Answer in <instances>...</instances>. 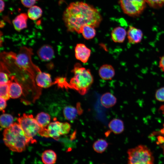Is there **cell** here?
<instances>
[{"mask_svg": "<svg viewBox=\"0 0 164 164\" xmlns=\"http://www.w3.org/2000/svg\"><path fill=\"white\" fill-rule=\"evenodd\" d=\"M94 27L88 25L83 26L81 29L80 33L86 39L88 40L94 38L96 35V31Z\"/></svg>", "mask_w": 164, "mask_h": 164, "instance_id": "cell-22", "label": "cell"}, {"mask_svg": "<svg viewBox=\"0 0 164 164\" xmlns=\"http://www.w3.org/2000/svg\"><path fill=\"white\" fill-rule=\"evenodd\" d=\"M72 72L74 75L69 83L70 88L76 90L81 95L85 94L94 81L90 70L77 63L74 65Z\"/></svg>", "mask_w": 164, "mask_h": 164, "instance_id": "cell-3", "label": "cell"}, {"mask_svg": "<svg viewBox=\"0 0 164 164\" xmlns=\"http://www.w3.org/2000/svg\"><path fill=\"white\" fill-rule=\"evenodd\" d=\"M35 81L38 86L43 88H48L55 84L54 82H52L51 75L49 73L41 71L37 73Z\"/></svg>", "mask_w": 164, "mask_h": 164, "instance_id": "cell-10", "label": "cell"}, {"mask_svg": "<svg viewBox=\"0 0 164 164\" xmlns=\"http://www.w3.org/2000/svg\"><path fill=\"white\" fill-rule=\"evenodd\" d=\"M100 101L103 106L109 108L113 107L116 104L117 99L111 93L106 92L102 95L100 98Z\"/></svg>", "mask_w": 164, "mask_h": 164, "instance_id": "cell-17", "label": "cell"}, {"mask_svg": "<svg viewBox=\"0 0 164 164\" xmlns=\"http://www.w3.org/2000/svg\"><path fill=\"white\" fill-rule=\"evenodd\" d=\"M100 77L105 80H111L115 75V70L111 65L105 64L102 65L99 70Z\"/></svg>", "mask_w": 164, "mask_h": 164, "instance_id": "cell-15", "label": "cell"}, {"mask_svg": "<svg viewBox=\"0 0 164 164\" xmlns=\"http://www.w3.org/2000/svg\"><path fill=\"white\" fill-rule=\"evenodd\" d=\"M33 54L32 48L23 46L20 49L17 54L15 55L14 59L16 65L26 73L35 83L36 76L38 72L41 71L32 61Z\"/></svg>", "mask_w": 164, "mask_h": 164, "instance_id": "cell-4", "label": "cell"}, {"mask_svg": "<svg viewBox=\"0 0 164 164\" xmlns=\"http://www.w3.org/2000/svg\"><path fill=\"white\" fill-rule=\"evenodd\" d=\"M35 119L41 128H45L50 123V116L48 114L42 112L37 114Z\"/></svg>", "mask_w": 164, "mask_h": 164, "instance_id": "cell-20", "label": "cell"}, {"mask_svg": "<svg viewBox=\"0 0 164 164\" xmlns=\"http://www.w3.org/2000/svg\"><path fill=\"white\" fill-rule=\"evenodd\" d=\"M54 82L55 84H57L58 86L61 88H70L69 84L67 83L65 77H60L57 78Z\"/></svg>", "mask_w": 164, "mask_h": 164, "instance_id": "cell-29", "label": "cell"}, {"mask_svg": "<svg viewBox=\"0 0 164 164\" xmlns=\"http://www.w3.org/2000/svg\"><path fill=\"white\" fill-rule=\"evenodd\" d=\"M22 93V89L20 84L15 78L11 77L9 83V93L10 97L13 99L17 98L20 97Z\"/></svg>", "mask_w": 164, "mask_h": 164, "instance_id": "cell-13", "label": "cell"}, {"mask_svg": "<svg viewBox=\"0 0 164 164\" xmlns=\"http://www.w3.org/2000/svg\"><path fill=\"white\" fill-rule=\"evenodd\" d=\"M150 7L154 8L162 7L164 5V0H145Z\"/></svg>", "mask_w": 164, "mask_h": 164, "instance_id": "cell-28", "label": "cell"}, {"mask_svg": "<svg viewBox=\"0 0 164 164\" xmlns=\"http://www.w3.org/2000/svg\"><path fill=\"white\" fill-rule=\"evenodd\" d=\"M108 146V143L106 141L101 138L97 140L94 143L93 148L96 152L102 153L106 150Z\"/></svg>", "mask_w": 164, "mask_h": 164, "instance_id": "cell-24", "label": "cell"}, {"mask_svg": "<svg viewBox=\"0 0 164 164\" xmlns=\"http://www.w3.org/2000/svg\"><path fill=\"white\" fill-rule=\"evenodd\" d=\"M0 12H2L4 9L5 7V2L3 0H0Z\"/></svg>", "mask_w": 164, "mask_h": 164, "instance_id": "cell-35", "label": "cell"}, {"mask_svg": "<svg viewBox=\"0 0 164 164\" xmlns=\"http://www.w3.org/2000/svg\"><path fill=\"white\" fill-rule=\"evenodd\" d=\"M123 12L132 17L140 15L145 9L146 3L145 0H119Z\"/></svg>", "mask_w": 164, "mask_h": 164, "instance_id": "cell-7", "label": "cell"}, {"mask_svg": "<svg viewBox=\"0 0 164 164\" xmlns=\"http://www.w3.org/2000/svg\"><path fill=\"white\" fill-rule=\"evenodd\" d=\"M43 11L39 6L33 5L29 9L27 15L29 18L32 20H36L42 15Z\"/></svg>", "mask_w": 164, "mask_h": 164, "instance_id": "cell-23", "label": "cell"}, {"mask_svg": "<svg viewBox=\"0 0 164 164\" xmlns=\"http://www.w3.org/2000/svg\"><path fill=\"white\" fill-rule=\"evenodd\" d=\"M13 118L10 114H3L0 118L1 126L5 129L8 128L13 123Z\"/></svg>", "mask_w": 164, "mask_h": 164, "instance_id": "cell-25", "label": "cell"}, {"mask_svg": "<svg viewBox=\"0 0 164 164\" xmlns=\"http://www.w3.org/2000/svg\"><path fill=\"white\" fill-rule=\"evenodd\" d=\"M75 53L77 60L85 63L87 62L90 56L91 50L84 44L78 43L75 46Z\"/></svg>", "mask_w": 164, "mask_h": 164, "instance_id": "cell-9", "label": "cell"}, {"mask_svg": "<svg viewBox=\"0 0 164 164\" xmlns=\"http://www.w3.org/2000/svg\"><path fill=\"white\" fill-rule=\"evenodd\" d=\"M161 133L164 135V124L163 125V128L160 130Z\"/></svg>", "mask_w": 164, "mask_h": 164, "instance_id": "cell-36", "label": "cell"}, {"mask_svg": "<svg viewBox=\"0 0 164 164\" xmlns=\"http://www.w3.org/2000/svg\"><path fill=\"white\" fill-rule=\"evenodd\" d=\"M41 159L44 164H54L56 160V154L52 150H47L43 153Z\"/></svg>", "mask_w": 164, "mask_h": 164, "instance_id": "cell-19", "label": "cell"}, {"mask_svg": "<svg viewBox=\"0 0 164 164\" xmlns=\"http://www.w3.org/2000/svg\"><path fill=\"white\" fill-rule=\"evenodd\" d=\"M18 121L27 137L33 141V138L38 133L41 128L36 119L32 114L24 113Z\"/></svg>", "mask_w": 164, "mask_h": 164, "instance_id": "cell-6", "label": "cell"}, {"mask_svg": "<svg viewBox=\"0 0 164 164\" xmlns=\"http://www.w3.org/2000/svg\"><path fill=\"white\" fill-rule=\"evenodd\" d=\"M9 74L1 70L0 73V85H3L9 83L11 80Z\"/></svg>", "mask_w": 164, "mask_h": 164, "instance_id": "cell-27", "label": "cell"}, {"mask_svg": "<svg viewBox=\"0 0 164 164\" xmlns=\"http://www.w3.org/2000/svg\"><path fill=\"white\" fill-rule=\"evenodd\" d=\"M128 164H153L154 158L152 153L146 146L139 145L128 151Z\"/></svg>", "mask_w": 164, "mask_h": 164, "instance_id": "cell-5", "label": "cell"}, {"mask_svg": "<svg viewBox=\"0 0 164 164\" xmlns=\"http://www.w3.org/2000/svg\"><path fill=\"white\" fill-rule=\"evenodd\" d=\"M28 17V15L26 13H21L17 15L12 22L15 30L20 31L26 28Z\"/></svg>", "mask_w": 164, "mask_h": 164, "instance_id": "cell-14", "label": "cell"}, {"mask_svg": "<svg viewBox=\"0 0 164 164\" xmlns=\"http://www.w3.org/2000/svg\"><path fill=\"white\" fill-rule=\"evenodd\" d=\"M108 127L115 134L121 133L123 131L124 128L123 121L117 118L111 120L108 124Z\"/></svg>", "mask_w": 164, "mask_h": 164, "instance_id": "cell-18", "label": "cell"}, {"mask_svg": "<svg viewBox=\"0 0 164 164\" xmlns=\"http://www.w3.org/2000/svg\"><path fill=\"white\" fill-rule=\"evenodd\" d=\"M21 2L25 7L30 8L36 3L37 0H20Z\"/></svg>", "mask_w": 164, "mask_h": 164, "instance_id": "cell-32", "label": "cell"}, {"mask_svg": "<svg viewBox=\"0 0 164 164\" xmlns=\"http://www.w3.org/2000/svg\"><path fill=\"white\" fill-rule=\"evenodd\" d=\"M155 97L157 100L164 102V87L159 88L156 91Z\"/></svg>", "mask_w": 164, "mask_h": 164, "instance_id": "cell-30", "label": "cell"}, {"mask_svg": "<svg viewBox=\"0 0 164 164\" xmlns=\"http://www.w3.org/2000/svg\"><path fill=\"white\" fill-rule=\"evenodd\" d=\"M159 67L161 70L164 72V54L160 58Z\"/></svg>", "mask_w": 164, "mask_h": 164, "instance_id": "cell-34", "label": "cell"}, {"mask_svg": "<svg viewBox=\"0 0 164 164\" xmlns=\"http://www.w3.org/2000/svg\"><path fill=\"white\" fill-rule=\"evenodd\" d=\"M62 122L55 121L50 123L46 127L42 128L39 134L46 138L51 137L58 140L62 134Z\"/></svg>", "mask_w": 164, "mask_h": 164, "instance_id": "cell-8", "label": "cell"}, {"mask_svg": "<svg viewBox=\"0 0 164 164\" xmlns=\"http://www.w3.org/2000/svg\"><path fill=\"white\" fill-rule=\"evenodd\" d=\"M37 54L39 58L44 61L50 60L54 56L53 48L48 44L44 45L40 47L37 51Z\"/></svg>", "mask_w": 164, "mask_h": 164, "instance_id": "cell-12", "label": "cell"}, {"mask_svg": "<svg viewBox=\"0 0 164 164\" xmlns=\"http://www.w3.org/2000/svg\"><path fill=\"white\" fill-rule=\"evenodd\" d=\"M127 34L126 30L121 27L114 28L111 33V37L113 41L115 43H122L124 41Z\"/></svg>", "mask_w": 164, "mask_h": 164, "instance_id": "cell-16", "label": "cell"}, {"mask_svg": "<svg viewBox=\"0 0 164 164\" xmlns=\"http://www.w3.org/2000/svg\"><path fill=\"white\" fill-rule=\"evenodd\" d=\"M62 126L63 135L68 134L70 130V125L67 122H62Z\"/></svg>", "mask_w": 164, "mask_h": 164, "instance_id": "cell-31", "label": "cell"}, {"mask_svg": "<svg viewBox=\"0 0 164 164\" xmlns=\"http://www.w3.org/2000/svg\"><path fill=\"white\" fill-rule=\"evenodd\" d=\"M127 35L128 42L135 44L141 41L143 34L141 29L132 26H130L127 31Z\"/></svg>", "mask_w": 164, "mask_h": 164, "instance_id": "cell-11", "label": "cell"}, {"mask_svg": "<svg viewBox=\"0 0 164 164\" xmlns=\"http://www.w3.org/2000/svg\"><path fill=\"white\" fill-rule=\"evenodd\" d=\"M5 25V24H4V22H3L2 21H1V23H0V27H3Z\"/></svg>", "mask_w": 164, "mask_h": 164, "instance_id": "cell-37", "label": "cell"}, {"mask_svg": "<svg viewBox=\"0 0 164 164\" xmlns=\"http://www.w3.org/2000/svg\"><path fill=\"white\" fill-rule=\"evenodd\" d=\"M3 135L5 145L11 150L15 152L24 151L29 142L32 141L27 137L19 124L16 123L5 128Z\"/></svg>", "mask_w": 164, "mask_h": 164, "instance_id": "cell-2", "label": "cell"}, {"mask_svg": "<svg viewBox=\"0 0 164 164\" xmlns=\"http://www.w3.org/2000/svg\"><path fill=\"white\" fill-rule=\"evenodd\" d=\"M9 82L7 84L0 85V97L6 101L9 100L10 98L9 93Z\"/></svg>", "mask_w": 164, "mask_h": 164, "instance_id": "cell-26", "label": "cell"}, {"mask_svg": "<svg viewBox=\"0 0 164 164\" xmlns=\"http://www.w3.org/2000/svg\"><path fill=\"white\" fill-rule=\"evenodd\" d=\"M0 111H3L4 109L6 108L7 104L6 100L0 97Z\"/></svg>", "mask_w": 164, "mask_h": 164, "instance_id": "cell-33", "label": "cell"}, {"mask_svg": "<svg viewBox=\"0 0 164 164\" xmlns=\"http://www.w3.org/2000/svg\"><path fill=\"white\" fill-rule=\"evenodd\" d=\"M63 114L65 118L69 121L74 120L78 114L77 108L71 106H67L64 108Z\"/></svg>", "mask_w": 164, "mask_h": 164, "instance_id": "cell-21", "label": "cell"}, {"mask_svg": "<svg viewBox=\"0 0 164 164\" xmlns=\"http://www.w3.org/2000/svg\"><path fill=\"white\" fill-rule=\"evenodd\" d=\"M63 19L68 32L80 34L85 25L98 27L102 18L99 12L93 6L78 1L69 5L63 12Z\"/></svg>", "mask_w": 164, "mask_h": 164, "instance_id": "cell-1", "label": "cell"}]
</instances>
